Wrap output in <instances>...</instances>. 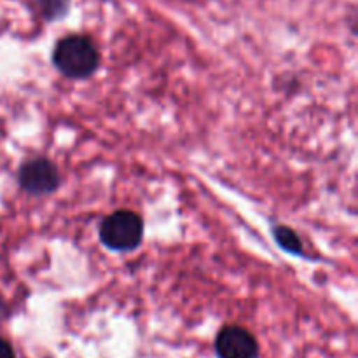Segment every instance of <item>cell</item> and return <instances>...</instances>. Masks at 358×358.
Instances as JSON below:
<instances>
[{
    "label": "cell",
    "mask_w": 358,
    "mask_h": 358,
    "mask_svg": "<svg viewBox=\"0 0 358 358\" xmlns=\"http://www.w3.org/2000/svg\"><path fill=\"white\" fill-rule=\"evenodd\" d=\"M52 63L69 79H87L100 66V52L91 38L69 35L56 44Z\"/></svg>",
    "instance_id": "cell-1"
},
{
    "label": "cell",
    "mask_w": 358,
    "mask_h": 358,
    "mask_svg": "<svg viewBox=\"0 0 358 358\" xmlns=\"http://www.w3.org/2000/svg\"><path fill=\"white\" fill-rule=\"evenodd\" d=\"M143 220L138 213L119 210L105 217L100 226V240L115 252H131L142 243Z\"/></svg>",
    "instance_id": "cell-2"
},
{
    "label": "cell",
    "mask_w": 358,
    "mask_h": 358,
    "mask_svg": "<svg viewBox=\"0 0 358 358\" xmlns=\"http://www.w3.org/2000/svg\"><path fill=\"white\" fill-rule=\"evenodd\" d=\"M17 182L24 192L31 196L52 194L62 185V175L56 164L45 157H34L21 164Z\"/></svg>",
    "instance_id": "cell-3"
},
{
    "label": "cell",
    "mask_w": 358,
    "mask_h": 358,
    "mask_svg": "<svg viewBox=\"0 0 358 358\" xmlns=\"http://www.w3.org/2000/svg\"><path fill=\"white\" fill-rule=\"evenodd\" d=\"M215 353L219 358H259V343L247 329L227 325L217 334Z\"/></svg>",
    "instance_id": "cell-4"
},
{
    "label": "cell",
    "mask_w": 358,
    "mask_h": 358,
    "mask_svg": "<svg viewBox=\"0 0 358 358\" xmlns=\"http://www.w3.org/2000/svg\"><path fill=\"white\" fill-rule=\"evenodd\" d=\"M273 234H275V240L278 241V245L283 250L290 252V254L303 255V243H301V240L292 229L285 226H276L273 229Z\"/></svg>",
    "instance_id": "cell-5"
},
{
    "label": "cell",
    "mask_w": 358,
    "mask_h": 358,
    "mask_svg": "<svg viewBox=\"0 0 358 358\" xmlns=\"http://www.w3.org/2000/svg\"><path fill=\"white\" fill-rule=\"evenodd\" d=\"M69 3L70 0H35L38 13L48 21H55L65 16L69 10Z\"/></svg>",
    "instance_id": "cell-6"
},
{
    "label": "cell",
    "mask_w": 358,
    "mask_h": 358,
    "mask_svg": "<svg viewBox=\"0 0 358 358\" xmlns=\"http://www.w3.org/2000/svg\"><path fill=\"white\" fill-rule=\"evenodd\" d=\"M0 358H16V353H14V348L10 346V343L2 338H0Z\"/></svg>",
    "instance_id": "cell-7"
},
{
    "label": "cell",
    "mask_w": 358,
    "mask_h": 358,
    "mask_svg": "<svg viewBox=\"0 0 358 358\" xmlns=\"http://www.w3.org/2000/svg\"><path fill=\"white\" fill-rule=\"evenodd\" d=\"M7 315V304L6 301H3V297L0 296V318H3Z\"/></svg>",
    "instance_id": "cell-8"
}]
</instances>
